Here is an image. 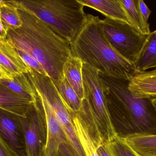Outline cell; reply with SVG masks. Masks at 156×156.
Segmentation results:
<instances>
[{
    "label": "cell",
    "mask_w": 156,
    "mask_h": 156,
    "mask_svg": "<svg viewBox=\"0 0 156 156\" xmlns=\"http://www.w3.org/2000/svg\"><path fill=\"white\" fill-rule=\"evenodd\" d=\"M11 2L18 10L23 24L19 28L8 29L6 39L16 49L36 60L52 80L63 79L65 63L72 56L70 43L16 1Z\"/></svg>",
    "instance_id": "obj_1"
},
{
    "label": "cell",
    "mask_w": 156,
    "mask_h": 156,
    "mask_svg": "<svg viewBox=\"0 0 156 156\" xmlns=\"http://www.w3.org/2000/svg\"><path fill=\"white\" fill-rule=\"evenodd\" d=\"M99 20L98 16L88 14L86 24L70 44L72 56L101 73L130 81L136 72L134 66L110 45L100 27Z\"/></svg>",
    "instance_id": "obj_2"
},
{
    "label": "cell",
    "mask_w": 156,
    "mask_h": 156,
    "mask_svg": "<svg viewBox=\"0 0 156 156\" xmlns=\"http://www.w3.org/2000/svg\"><path fill=\"white\" fill-rule=\"evenodd\" d=\"M99 76L107 100L121 114L123 130L119 136L156 134V110L152 100L135 96L128 89L129 80L100 72Z\"/></svg>",
    "instance_id": "obj_3"
},
{
    "label": "cell",
    "mask_w": 156,
    "mask_h": 156,
    "mask_svg": "<svg viewBox=\"0 0 156 156\" xmlns=\"http://www.w3.org/2000/svg\"><path fill=\"white\" fill-rule=\"evenodd\" d=\"M55 34L70 44L81 31L88 19L84 5L78 0L16 1Z\"/></svg>",
    "instance_id": "obj_4"
},
{
    "label": "cell",
    "mask_w": 156,
    "mask_h": 156,
    "mask_svg": "<svg viewBox=\"0 0 156 156\" xmlns=\"http://www.w3.org/2000/svg\"><path fill=\"white\" fill-rule=\"evenodd\" d=\"M83 82L88 111L97 123L105 143L115 139L118 136L113 123L99 71L83 63Z\"/></svg>",
    "instance_id": "obj_5"
},
{
    "label": "cell",
    "mask_w": 156,
    "mask_h": 156,
    "mask_svg": "<svg viewBox=\"0 0 156 156\" xmlns=\"http://www.w3.org/2000/svg\"><path fill=\"white\" fill-rule=\"evenodd\" d=\"M27 75L36 93L43 96L51 106L76 156H85L77 135L71 113L61 99L52 80L30 67Z\"/></svg>",
    "instance_id": "obj_6"
},
{
    "label": "cell",
    "mask_w": 156,
    "mask_h": 156,
    "mask_svg": "<svg viewBox=\"0 0 156 156\" xmlns=\"http://www.w3.org/2000/svg\"><path fill=\"white\" fill-rule=\"evenodd\" d=\"M99 23L110 45L133 64L148 35L142 34L130 24L119 20L106 17L103 20L100 19Z\"/></svg>",
    "instance_id": "obj_7"
},
{
    "label": "cell",
    "mask_w": 156,
    "mask_h": 156,
    "mask_svg": "<svg viewBox=\"0 0 156 156\" xmlns=\"http://www.w3.org/2000/svg\"><path fill=\"white\" fill-rule=\"evenodd\" d=\"M20 119L24 133L27 156H44L46 124L44 113L38 98L25 116H20Z\"/></svg>",
    "instance_id": "obj_8"
},
{
    "label": "cell",
    "mask_w": 156,
    "mask_h": 156,
    "mask_svg": "<svg viewBox=\"0 0 156 156\" xmlns=\"http://www.w3.org/2000/svg\"><path fill=\"white\" fill-rule=\"evenodd\" d=\"M77 135L85 156H98V147L105 143L97 123L82 112L72 115Z\"/></svg>",
    "instance_id": "obj_9"
},
{
    "label": "cell",
    "mask_w": 156,
    "mask_h": 156,
    "mask_svg": "<svg viewBox=\"0 0 156 156\" xmlns=\"http://www.w3.org/2000/svg\"><path fill=\"white\" fill-rule=\"evenodd\" d=\"M0 136L18 156H27L20 115L0 109Z\"/></svg>",
    "instance_id": "obj_10"
},
{
    "label": "cell",
    "mask_w": 156,
    "mask_h": 156,
    "mask_svg": "<svg viewBox=\"0 0 156 156\" xmlns=\"http://www.w3.org/2000/svg\"><path fill=\"white\" fill-rule=\"evenodd\" d=\"M0 69L10 78L27 74L29 69L6 38H0Z\"/></svg>",
    "instance_id": "obj_11"
},
{
    "label": "cell",
    "mask_w": 156,
    "mask_h": 156,
    "mask_svg": "<svg viewBox=\"0 0 156 156\" xmlns=\"http://www.w3.org/2000/svg\"><path fill=\"white\" fill-rule=\"evenodd\" d=\"M128 89L137 98L156 99V68L136 72L129 81Z\"/></svg>",
    "instance_id": "obj_12"
},
{
    "label": "cell",
    "mask_w": 156,
    "mask_h": 156,
    "mask_svg": "<svg viewBox=\"0 0 156 156\" xmlns=\"http://www.w3.org/2000/svg\"><path fill=\"white\" fill-rule=\"evenodd\" d=\"M34 103L12 91L0 82V109L23 117Z\"/></svg>",
    "instance_id": "obj_13"
},
{
    "label": "cell",
    "mask_w": 156,
    "mask_h": 156,
    "mask_svg": "<svg viewBox=\"0 0 156 156\" xmlns=\"http://www.w3.org/2000/svg\"><path fill=\"white\" fill-rule=\"evenodd\" d=\"M84 6L93 8L104 15L106 17L129 24L120 0H78Z\"/></svg>",
    "instance_id": "obj_14"
},
{
    "label": "cell",
    "mask_w": 156,
    "mask_h": 156,
    "mask_svg": "<svg viewBox=\"0 0 156 156\" xmlns=\"http://www.w3.org/2000/svg\"><path fill=\"white\" fill-rule=\"evenodd\" d=\"M83 63L80 58L72 56L65 63L63 69L64 78L82 101L84 99L83 82Z\"/></svg>",
    "instance_id": "obj_15"
},
{
    "label": "cell",
    "mask_w": 156,
    "mask_h": 156,
    "mask_svg": "<svg viewBox=\"0 0 156 156\" xmlns=\"http://www.w3.org/2000/svg\"><path fill=\"white\" fill-rule=\"evenodd\" d=\"M133 64L136 72L156 68V30L148 35Z\"/></svg>",
    "instance_id": "obj_16"
},
{
    "label": "cell",
    "mask_w": 156,
    "mask_h": 156,
    "mask_svg": "<svg viewBox=\"0 0 156 156\" xmlns=\"http://www.w3.org/2000/svg\"><path fill=\"white\" fill-rule=\"evenodd\" d=\"M0 82L12 91L31 101L36 103L37 101L36 93L27 74H20L10 78H2L0 79Z\"/></svg>",
    "instance_id": "obj_17"
},
{
    "label": "cell",
    "mask_w": 156,
    "mask_h": 156,
    "mask_svg": "<svg viewBox=\"0 0 156 156\" xmlns=\"http://www.w3.org/2000/svg\"><path fill=\"white\" fill-rule=\"evenodd\" d=\"M120 137L139 156H156V134Z\"/></svg>",
    "instance_id": "obj_18"
},
{
    "label": "cell",
    "mask_w": 156,
    "mask_h": 156,
    "mask_svg": "<svg viewBox=\"0 0 156 156\" xmlns=\"http://www.w3.org/2000/svg\"><path fill=\"white\" fill-rule=\"evenodd\" d=\"M130 24L142 34L148 35L151 33L150 24L145 22L139 12L137 0H120Z\"/></svg>",
    "instance_id": "obj_19"
},
{
    "label": "cell",
    "mask_w": 156,
    "mask_h": 156,
    "mask_svg": "<svg viewBox=\"0 0 156 156\" xmlns=\"http://www.w3.org/2000/svg\"><path fill=\"white\" fill-rule=\"evenodd\" d=\"M53 82L72 115L80 113L82 107L83 101L80 100L67 80L64 78L63 79Z\"/></svg>",
    "instance_id": "obj_20"
},
{
    "label": "cell",
    "mask_w": 156,
    "mask_h": 156,
    "mask_svg": "<svg viewBox=\"0 0 156 156\" xmlns=\"http://www.w3.org/2000/svg\"><path fill=\"white\" fill-rule=\"evenodd\" d=\"M0 16L3 25L7 31L10 28H19L23 24L18 10L11 1H3L0 5Z\"/></svg>",
    "instance_id": "obj_21"
},
{
    "label": "cell",
    "mask_w": 156,
    "mask_h": 156,
    "mask_svg": "<svg viewBox=\"0 0 156 156\" xmlns=\"http://www.w3.org/2000/svg\"><path fill=\"white\" fill-rule=\"evenodd\" d=\"M105 145L111 156H139L118 136Z\"/></svg>",
    "instance_id": "obj_22"
},
{
    "label": "cell",
    "mask_w": 156,
    "mask_h": 156,
    "mask_svg": "<svg viewBox=\"0 0 156 156\" xmlns=\"http://www.w3.org/2000/svg\"><path fill=\"white\" fill-rule=\"evenodd\" d=\"M17 52L21 57L23 61L27 65L28 67H30L33 69L35 71L42 75L47 76L45 71H44L43 67L41 65L38 63L36 60L33 58L32 56L27 54L25 52L22 51V50H17Z\"/></svg>",
    "instance_id": "obj_23"
},
{
    "label": "cell",
    "mask_w": 156,
    "mask_h": 156,
    "mask_svg": "<svg viewBox=\"0 0 156 156\" xmlns=\"http://www.w3.org/2000/svg\"><path fill=\"white\" fill-rule=\"evenodd\" d=\"M137 5L144 21L145 23H148V19L152 13V11L148 8L143 0H137Z\"/></svg>",
    "instance_id": "obj_24"
},
{
    "label": "cell",
    "mask_w": 156,
    "mask_h": 156,
    "mask_svg": "<svg viewBox=\"0 0 156 156\" xmlns=\"http://www.w3.org/2000/svg\"><path fill=\"white\" fill-rule=\"evenodd\" d=\"M0 156H18L0 136Z\"/></svg>",
    "instance_id": "obj_25"
},
{
    "label": "cell",
    "mask_w": 156,
    "mask_h": 156,
    "mask_svg": "<svg viewBox=\"0 0 156 156\" xmlns=\"http://www.w3.org/2000/svg\"><path fill=\"white\" fill-rule=\"evenodd\" d=\"M105 143L98 147L97 148L98 156H111L106 149Z\"/></svg>",
    "instance_id": "obj_26"
},
{
    "label": "cell",
    "mask_w": 156,
    "mask_h": 156,
    "mask_svg": "<svg viewBox=\"0 0 156 156\" xmlns=\"http://www.w3.org/2000/svg\"><path fill=\"white\" fill-rule=\"evenodd\" d=\"M7 32L3 25L0 16V38H6L7 36Z\"/></svg>",
    "instance_id": "obj_27"
},
{
    "label": "cell",
    "mask_w": 156,
    "mask_h": 156,
    "mask_svg": "<svg viewBox=\"0 0 156 156\" xmlns=\"http://www.w3.org/2000/svg\"><path fill=\"white\" fill-rule=\"evenodd\" d=\"M7 78L5 74L2 71V70L0 69V79L2 78Z\"/></svg>",
    "instance_id": "obj_28"
},
{
    "label": "cell",
    "mask_w": 156,
    "mask_h": 156,
    "mask_svg": "<svg viewBox=\"0 0 156 156\" xmlns=\"http://www.w3.org/2000/svg\"><path fill=\"white\" fill-rule=\"evenodd\" d=\"M152 102L153 103V105H154V107H155L156 110V99H153L152 100Z\"/></svg>",
    "instance_id": "obj_29"
},
{
    "label": "cell",
    "mask_w": 156,
    "mask_h": 156,
    "mask_svg": "<svg viewBox=\"0 0 156 156\" xmlns=\"http://www.w3.org/2000/svg\"><path fill=\"white\" fill-rule=\"evenodd\" d=\"M3 1H2V0H0V5H1V4H2V2Z\"/></svg>",
    "instance_id": "obj_30"
},
{
    "label": "cell",
    "mask_w": 156,
    "mask_h": 156,
    "mask_svg": "<svg viewBox=\"0 0 156 156\" xmlns=\"http://www.w3.org/2000/svg\"></svg>",
    "instance_id": "obj_31"
}]
</instances>
